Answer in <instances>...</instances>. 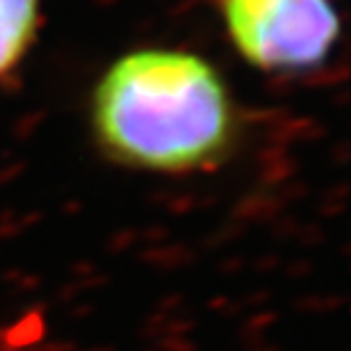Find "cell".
I'll return each instance as SVG.
<instances>
[{"label": "cell", "instance_id": "obj_1", "mask_svg": "<svg viewBox=\"0 0 351 351\" xmlns=\"http://www.w3.org/2000/svg\"><path fill=\"white\" fill-rule=\"evenodd\" d=\"M89 125L105 160L158 176L215 169L240 132L219 71L176 48H139L112 62L91 94Z\"/></svg>", "mask_w": 351, "mask_h": 351}, {"label": "cell", "instance_id": "obj_2", "mask_svg": "<svg viewBox=\"0 0 351 351\" xmlns=\"http://www.w3.org/2000/svg\"><path fill=\"white\" fill-rule=\"evenodd\" d=\"M230 44L267 73H299L324 64L340 37L331 0H219Z\"/></svg>", "mask_w": 351, "mask_h": 351}, {"label": "cell", "instance_id": "obj_3", "mask_svg": "<svg viewBox=\"0 0 351 351\" xmlns=\"http://www.w3.org/2000/svg\"><path fill=\"white\" fill-rule=\"evenodd\" d=\"M41 0H0V80L14 73L37 41Z\"/></svg>", "mask_w": 351, "mask_h": 351}]
</instances>
